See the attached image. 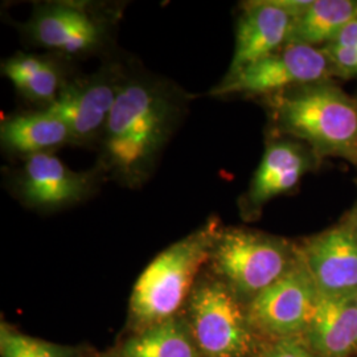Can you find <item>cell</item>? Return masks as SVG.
I'll use <instances>...</instances> for the list:
<instances>
[{"instance_id": "44dd1931", "label": "cell", "mask_w": 357, "mask_h": 357, "mask_svg": "<svg viewBox=\"0 0 357 357\" xmlns=\"http://www.w3.org/2000/svg\"><path fill=\"white\" fill-rule=\"evenodd\" d=\"M264 357H317L295 337H280L271 344Z\"/></svg>"}, {"instance_id": "5b68a950", "label": "cell", "mask_w": 357, "mask_h": 357, "mask_svg": "<svg viewBox=\"0 0 357 357\" xmlns=\"http://www.w3.org/2000/svg\"><path fill=\"white\" fill-rule=\"evenodd\" d=\"M191 333L204 357H245L253 348L249 319L229 287L200 284L191 296Z\"/></svg>"}, {"instance_id": "9a60e30c", "label": "cell", "mask_w": 357, "mask_h": 357, "mask_svg": "<svg viewBox=\"0 0 357 357\" xmlns=\"http://www.w3.org/2000/svg\"><path fill=\"white\" fill-rule=\"evenodd\" d=\"M0 138L6 149L26 156L48 153L72 141L64 121L50 109L7 118L1 122Z\"/></svg>"}, {"instance_id": "30bf717a", "label": "cell", "mask_w": 357, "mask_h": 357, "mask_svg": "<svg viewBox=\"0 0 357 357\" xmlns=\"http://www.w3.org/2000/svg\"><path fill=\"white\" fill-rule=\"evenodd\" d=\"M294 19L274 0L250 3L237 24L234 54L227 76L280 51L287 43Z\"/></svg>"}, {"instance_id": "e0dca14e", "label": "cell", "mask_w": 357, "mask_h": 357, "mask_svg": "<svg viewBox=\"0 0 357 357\" xmlns=\"http://www.w3.org/2000/svg\"><path fill=\"white\" fill-rule=\"evenodd\" d=\"M191 330L172 318L149 326L128 340L122 357H199Z\"/></svg>"}, {"instance_id": "6da1fadb", "label": "cell", "mask_w": 357, "mask_h": 357, "mask_svg": "<svg viewBox=\"0 0 357 357\" xmlns=\"http://www.w3.org/2000/svg\"><path fill=\"white\" fill-rule=\"evenodd\" d=\"M175 100L151 81L123 82L105 128L103 158L122 181L141 183L175 122Z\"/></svg>"}, {"instance_id": "3957f363", "label": "cell", "mask_w": 357, "mask_h": 357, "mask_svg": "<svg viewBox=\"0 0 357 357\" xmlns=\"http://www.w3.org/2000/svg\"><path fill=\"white\" fill-rule=\"evenodd\" d=\"M275 115L282 128L326 155L357 165V107L339 89L314 86L278 94Z\"/></svg>"}, {"instance_id": "8992f818", "label": "cell", "mask_w": 357, "mask_h": 357, "mask_svg": "<svg viewBox=\"0 0 357 357\" xmlns=\"http://www.w3.org/2000/svg\"><path fill=\"white\" fill-rule=\"evenodd\" d=\"M330 59L314 47L287 44L286 48L227 76L211 94H266L293 85L317 82L330 72Z\"/></svg>"}, {"instance_id": "52a82bcc", "label": "cell", "mask_w": 357, "mask_h": 357, "mask_svg": "<svg viewBox=\"0 0 357 357\" xmlns=\"http://www.w3.org/2000/svg\"><path fill=\"white\" fill-rule=\"evenodd\" d=\"M319 296L307 268L298 259L278 281L255 295L248 319L262 331L294 337L310 328Z\"/></svg>"}, {"instance_id": "4fadbf2b", "label": "cell", "mask_w": 357, "mask_h": 357, "mask_svg": "<svg viewBox=\"0 0 357 357\" xmlns=\"http://www.w3.org/2000/svg\"><path fill=\"white\" fill-rule=\"evenodd\" d=\"M307 336L320 357L352 355L357 349L356 295L319 296Z\"/></svg>"}, {"instance_id": "ffe728a7", "label": "cell", "mask_w": 357, "mask_h": 357, "mask_svg": "<svg viewBox=\"0 0 357 357\" xmlns=\"http://www.w3.org/2000/svg\"><path fill=\"white\" fill-rule=\"evenodd\" d=\"M330 61L345 76H357V50L328 44L324 50Z\"/></svg>"}, {"instance_id": "277c9868", "label": "cell", "mask_w": 357, "mask_h": 357, "mask_svg": "<svg viewBox=\"0 0 357 357\" xmlns=\"http://www.w3.org/2000/svg\"><path fill=\"white\" fill-rule=\"evenodd\" d=\"M211 258L233 290L255 296L294 265L284 243L243 229L220 231Z\"/></svg>"}, {"instance_id": "7402d4cb", "label": "cell", "mask_w": 357, "mask_h": 357, "mask_svg": "<svg viewBox=\"0 0 357 357\" xmlns=\"http://www.w3.org/2000/svg\"><path fill=\"white\" fill-rule=\"evenodd\" d=\"M330 44H336L340 47L357 50V19L352 20L349 24H347L342 29V32L337 35V38H335Z\"/></svg>"}, {"instance_id": "9c48e42d", "label": "cell", "mask_w": 357, "mask_h": 357, "mask_svg": "<svg viewBox=\"0 0 357 357\" xmlns=\"http://www.w3.org/2000/svg\"><path fill=\"white\" fill-rule=\"evenodd\" d=\"M123 84L114 76H98L64 85L54 102L47 106L69 128L72 141H90L105 130Z\"/></svg>"}, {"instance_id": "d6986e66", "label": "cell", "mask_w": 357, "mask_h": 357, "mask_svg": "<svg viewBox=\"0 0 357 357\" xmlns=\"http://www.w3.org/2000/svg\"><path fill=\"white\" fill-rule=\"evenodd\" d=\"M0 354L1 357H66L63 348L13 331L4 324L0 331Z\"/></svg>"}, {"instance_id": "5bb4252c", "label": "cell", "mask_w": 357, "mask_h": 357, "mask_svg": "<svg viewBox=\"0 0 357 357\" xmlns=\"http://www.w3.org/2000/svg\"><path fill=\"white\" fill-rule=\"evenodd\" d=\"M303 149L291 142L268 144L252 180L248 200L261 206L273 197L293 190L308 167Z\"/></svg>"}, {"instance_id": "7c38bea8", "label": "cell", "mask_w": 357, "mask_h": 357, "mask_svg": "<svg viewBox=\"0 0 357 357\" xmlns=\"http://www.w3.org/2000/svg\"><path fill=\"white\" fill-rule=\"evenodd\" d=\"M28 29L40 45L66 54L90 51L103 38L102 26L90 13L78 6L61 3L40 7Z\"/></svg>"}, {"instance_id": "8fae6325", "label": "cell", "mask_w": 357, "mask_h": 357, "mask_svg": "<svg viewBox=\"0 0 357 357\" xmlns=\"http://www.w3.org/2000/svg\"><path fill=\"white\" fill-rule=\"evenodd\" d=\"M19 188L29 205L60 208L85 197L90 190V178L70 169L54 155L38 153L26 158Z\"/></svg>"}, {"instance_id": "603a6c76", "label": "cell", "mask_w": 357, "mask_h": 357, "mask_svg": "<svg viewBox=\"0 0 357 357\" xmlns=\"http://www.w3.org/2000/svg\"><path fill=\"white\" fill-rule=\"evenodd\" d=\"M349 228L352 229V231L356 234L357 237V206L356 209H355V213H354V217H352V222H351V225H349Z\"/></svg>"}, {"instance_id": "ba28073f", "label": "cell", "mask_w": 357, "mask_h": 357, "mask_svg": "<svg viewBox=\"0 0 357 357\" xmlns=\"http://www.w3.org/2000/svg\"><path fill=\"white\" fill-rule=\"evenodd\" d=\"M299 259L320 296L357 295V237L349 227L314 237Z\"/></svg>"}, {"instance_id": "2e32d148", "label": "cell", "mask_w": 357, "mask_h": 357, "mask_svg": "<svg viewBox=\"0 0 357 357\" xmlns=\"http://www.w3.org/2000/svg\"><path fill=\"white\" fill-rule=\"evenodd\" d=\"M357 19V1L354 0H315L301 16L295 17L287 44L314 47L332 43L342 29Z\"/></svg>"}, {"instance_id": "ac0fdd59", "label": "cell", "mask_w": 357, "mask_h": 357, "mask_svg": "<svg viewBox=\"0 0 357 357\" xmlns=\"http://www.w3.org/2000/svg\"><path fill=\"white\" fill-rule=\"evenodd\" d=\"M3 75L26 98L50 106L57 98L61 85L57 69L32 54H16L3 64Z\"/></svg>"}, {"instance_id": "7a4b0ae2", "label": "cell", "mask_w": 357, "mask_h": 357, "mask_svg": "<svg viewBox=\"0 0 357 357\" xmlns=\"http://www.w3.org/2000/svg\"><path fill=\"white\" fill-rule=\"evenodd\" d=\"M220 231L212 220L153 258L132 287L130 308L135 319L153 326L174 318L211 258Z\"/></svg>"}, {"instance_id": "cb8c5ba5", "label": "cell", "mask_w": 357, "mask_h": 357, "mask_svg": "<svg viewBox=\"0 0 357 357\" xmlns=\"http://www.w3.org/2000/svg\"><path fill=\"white\" fill-rule=\"evenodd\" d=\"M356 299H357V295H356Z\"/></svg>"}]
</instances>
